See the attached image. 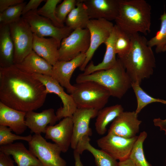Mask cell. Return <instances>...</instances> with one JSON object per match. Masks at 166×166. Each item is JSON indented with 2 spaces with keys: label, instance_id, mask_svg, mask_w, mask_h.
Listing matches in <instances>:
<instances>
[{
  "label": "cell",
  "instance_id": "37",
  "mask_svg": "<svg viewBox=\"0 0 166 166\" xmlns=\"http://www.w3.org/2000/svg\"><path fill=\"white\" fill-rule=\"evenodd\" d=\"M24 2V0H0V13L10 7Z\"/></svg>",
  "mask_w": 166,
  "mask_h": 166
},
{
  "label": "cell",
  "instance_id": "31",
  "mask_svg": "<svg viewBox=\"0 0 166 166\" xmlns=\"http://www.w3.org/2000/svg\"><path fill=\"white\" fill-rule=\"evenodd\" d=\"M61 1V0H47L44 5L37 10L39 15L49 19L55 26L59 28L65 26L59 22L55 14L57 6Z\"/></svg>",
  "mask_w": 166,
  "mask_h": 166
},
{
  "label": "cell",
  "instance_id": "24",
  "mask_svg": "<svg viewBox=\"0 0 166 166\" xmlns=\"http://www.w3.org/2000/svg\"><path fill=\"white\" fill-rule=\"evenodd\" d=\"M14 47L9 25H0V68L14 65Z\"/></svg>",
  "mask_w": 166,
  "mask_h": 166
},
{
  "label": "cell",
  "instance_id": "39",
  "mask_svg": "<svg viewBox=\"0 0 166 166\" xmlns=\"http://www.w3.org/2000/svg\"><path fill=\"white\" fill-rule=\"evenodd\" d=\"M153 122L155 126L159 127L160 131H164L166 135V119L162 120L160 118H154Z\"/></svg>",
  "mask_w": 166,
  "mask_h": 166
},
{
  "label": "cell",
  "instance_id": "30",
  "mask_svg": "<svg viewBox=\"0 0 166 166\" xmlns=\"http://www.w3.org/2000/svg\"><path fill=\"white\" fill-rule=\"evenodd\" d=\"M160 19L161 20L160 30L154 37L147 41V44L150 47H156L157 53L162 52L164 47L166 45V13L165 11L160 16Z\"/></svg>",
  "mask_w": 166,
  "mask_h": 166
},
{
  "label": "cell",
  "instance_id": "41",
  "mask_svg": "<svg viewBox=\"0 0 166 166\" xmlns=\"http://www.w3.org/2000/svg\"><path fill=\"white\" fill-rule=\"evenodd\" d=\"M119 166H135L132 161L129 158L119 162Z\"/></svg>",
  "mask_w": 166,
  "mask_h": 166
},
{
  "label": "cell",
  "instance_id": "22",
  "mask_svg": "<svg viewBox=\"0 0 166 166\" xmlns=\"http://www.w3.org/2000/svg\"><path fill=\"white\" fill-rule=\"evenodd\" d=\"M117 32V26L115 24L109 37L104 43L106 49L102 61L97 65H94L91 61L86 67L83 74H89L97 71L108 69L115 65L117 61L115 49Z\"/></svg>",
  "mask_w": 166,
  "mask_h": 166
},
{
  "label": "cell",
  "instance_id": "43",
  "mask_svg": "<svg viewBox=\"0 0 166 166\" xmlns=\"http://www.w3.org/2000/svg\"></svg>",
  "mask_w": 166,
  "mask_h": 166
},
{
  "label": "cell",
  "instance_id": "21",
  "mask_svg": "<svg viewBox=\"0 0 166 166\" xmlns=\"http://www.w3.org/2000/svg\"><path fill=\"white\" fill-rule=\"evenodd\" d=\"M26 113L15 110L0 102V125L8 127L16 134L24 133L27 128L25 123Z\"/></svg>",
  "mask_w": 166,
  "mask_h": 166
},
{
  "label": "cell",
  "instance_id": "13",
  "mask_svg": "<svg viewBox=\"0 0 166 166\" xmlns=\"http://www.w3.org/2000/svg\"><path fill=\"white\" fill-rule=\"evenodd\" d=\"M85 58V53H81L69 61H58L53 66L51 77L71 94L74 89L70 83L72 75L76 69L83 64Z\"/></svg>",
  "mask_w": 166,
  "mask_h": 166
},
{
  "label": "cell",
  "instance_id": "20",
  "mask_svg": "<svg viewBox=\"0 0 166 166\" xmlns=\"http://www.w3.org/2000/svg\"><path fill=\"white\" fill-rule=\"evenodd\" d=\"M60 45L54 38L39 37L33 34V50L52 66L58 61Z\"/></svg>",
  "mask_w": 166,
  "mask_h": 166
},
{
  "label": "cell",
  "instance_id": "42",
  "mask_svg": "<svg viewBox=\"0 0 166 166\" xmlns=\"http://www.w3.org/2000/svg\"><path fill=\"white\" fill-rule=\"evenodd\" d=\"M166 51V45L163 48L162 52H165Z\"/></svg>",
  "mask_w": 166,
  "mask_h": 166
},
{
  "label": "cell",
  "instance_id": "28",
  "mask_svg": "<svg viewBox=\"0 0 166 166\" xmlns=\"http://www.w3.org/2000/svg\"><path fill=\"white\" fill-rule=\"evenodd\" d=\"M147 136L145 131L140 133L133 147L129 158L135 166H152L147 160L144 154L143 143Z\"/></svg>",
  "mask_w": 166,
  "mask_h": 166
},
{
  "label": "cell",
  "instance_id": "16",
  "mask_svg": "<svg viewBox=\"0 0 166 166\" xmlns=\"http://www.w3.org/2000/svg\"><path fill=\"white\" fill-rule=\"evenodd\" d=\"M73 129L72 118L65 117L57 124L47 126L45 138L54 142L60 147L62 152H66L71 145Z\"/></svg>",
  "mask_w": 166,
  "mask_h": 166
},
{
  "label": "cell",
  "instance_id": "18",
  "mask_svg": "<svg viewBox=\"0 0 166 166\" xmlns=\"http://www.w3.org/2000/svg\"><path fill=\"white\" fill-rule=\"evenodd\" d=\"M25 123L32 132L36 134L45 133L48 124L53 125L59 121L52 108L45 109L41 112L33 111L26 113Z\"/></svg>",
  "mask_w": 166,
  "mask_h": 166
},
{
  "label": "cell",
  "instance_id": "26",
  "mask_svg": "<svg viewBox=\"0 0 166 166\" xmlns=\"http://www.w3.org/2000/svg\"><path fill=\"white\" fill-rule=\"evenodd\" d=\"M123 111L124 109L120 104L105 107L99 110L95 123L97 133L104 135L107 131V125Z\"/></svg>",
  "mask_w": 166,
  "mask_h": 166
},
{
  "label": "cell",
  "instance_id": "33",
  "mask_svg": "<svg viewBox=\"0 0 166 166\" xmlns=\"http://www.w3.org/2000/svg\"><path fill=\"white\" fill-rule=\"evenodd\" d=\"M26 4V2H24L10 7L0 13V25H9L19 19Z\"/></svg>",
  "mask_w": 166,
  "mask_h": 166
},
{
  "label": "cell",
  "instance_id": "40",
  "mask_svg": "<svg viewBox=\"0 0 166 166\" xmlns=\"http://www.w3.org/2000/svg\"><path fill=\"white\" fill-rule=\"evenodd\" d=\"M73 156L75 160V166H83L81 160L80 154L74 150Z\"/></svg>",
  "mask_w": 166,
  "mask_h": 166
},
{
  "label": "cell",
  "instance_id": "25",
  "mask_svg": "<svg viewBox=\"0 0 166 166\" xmlns=\"http://www.w3.org/2000/svg\"><path fill=\"white\" fill-rule=\"evenodd\" d=\"M89 136H85L79 142L74 150L81 155L87 150L94 156L97 166H119V162L101 149H97L90 143Z\"/></svg>",
  "mask_w": 166,
  "mask_h": 166
},
{
  "label": "cell",
  "instance_id": "1",
  "mask_svg": "<svg viewBox=\"0 0 166 166\" xmlns=\"http://www.w3.org/2000/svg\"><path fill=\"white\" fill-rule=\"evenodd\" d=\"M45 86L32 74L14 65L0 68V102L15 110L27 112L42 107L46 97Z\"/></svg>",
  "mask_w": 166,
  "mask_h": 166
},
{
  "label": "cell",
  "instance_id": "10",
  "mask_svg": "<svg viewBox=\"0 0 166 166\" xmlns=\"http://www.w3.org/2000/svg\"><path fill=\"white\" fill-rule=\"evenodd\" d=\"M114 25L111 21L104 18L90 20L87 27L90 34V45L85 53V61L79 68L81 71H84L96 50L102 44L106 42Z\"/></svg>",
  "mask_w": 166,
  "mask_h": 166
},
{
  "label": "cell",
  "instance_id": "8",
  "mask_svg": "<svg viewBox=\"0 0 166 166\" xmlns=\"http://www.w3.org/2000/svg\"><path fill=\"white\" fill-rule=\"evenodd\" d=\"M90 43V34L87 28L73 30L61 42L58 61H69L81 53H86Z\"/></svg>",
  "mask_w": 166,
  "mask_h": 166
},
{
  "label": "cell",
  "instance_id": "15",
  "mask_svg": "<svg viewBox=\"0 0 166 166\" xmlns=\"http://www.w3.org/2000/svg\"><path fill=\"white\" fill-rule=\"evenodd\" d=\"M98 110L91 109L77 108L72 117L73 134L70 147L76 149L79 142L85 136H91L92 132L89 127L91 119L96 117Z\"/></svg>",
  "mask_w": 166,
  "mask_h": 166
},
{
  "label": "cell",
  "instance_id": "23",
  "mask_svg": "<svg viewBox=\"0 0 166 166\" xmlns=\"http://www.w3.org/2000/svg\"><path fill=\"white\" fill-rule=\"evenodd\" d=\"M14 65L21 70L30 74L51 75L53 66L33 50L21 62Z\"/></svg>",
  "mask_w": 166,
  "mask_h": 166
},
{
  "label": "cell",
  "instance_id": "3",
  "mask_svg": "<svg viewBox=\"0 0 166 166\" xmlns=\"http://www.w3.org/2000/svg\"><path fill=\"white\" fill-rule=\"evenodd\" d=\"M116 25L129 34L151 31V7L145 0H118Z\"/></svg>",
  "mask_w": 166,
  "mask_h": 166
},
{
  "label": "cell",
  "instance_id": "34",
  "mask_svg": "<svg viewBox=\"0 0 166 166\" xmlns=\"http://www.w3.org/2000/svg\"><path fill=\"white\" fill-rule=\"evenodd\" d=\"M12 131L7 126L0 125V146L13 143L14 141L19 140H25L28 143L32 140V136L31 135L21 136L13 133Z\"/></svg>",
  "mask_w": 166,
  "mask_h": 166
},
{
  "label": "cell",
  "instance_id": "17",
  "mask_svg": "<svg viewBox=\"0 0 166 166\" xmlns=\"http://www.w3.org/2000/svg\"><path fill=\"white\" fill-rule=\"evenodd\" d=\"M90 19L115 20L119 11L118 0H82Z\"/></svg>",
  "mask_w": 166,
  "mask_h": 166
},
{
  "label": "cell",
  "instance_id": "35",
  "mask_svg": "<svg viewBox=\"0 0 166 166\" xmlns=\"http://www.w3.org/2000/svg\"><path fill=\"white\" fill-rule=\"evenodd\" d=\"M78 2V0H64L58 5L55 14L60 22L63 24L65 23L67 16L76 6Z\"/></svg>",
  "mask_w": 166,
  "mask_h": 166
},
{
  "label": "cell",
  "instance_id": "7",
  "mask_svg": "<svg viewBox=\"0 0 166 166\" xmlns=\"http://www.w3.org/2000/svg\"><path fill=\"white\" fill-rule=\"evenodd\" d=\"M28 145L29 150L43 166H67L66 161L60 156L62 151L60 147L47 142L41 134L33 135Z\"/></svg>",
  "mask_w": 166,
  "mask_h": 166
},
{
  "label": "cell",
  "instance_id": "27",
  "mask_svg": "<svg viewBox=\"0 0 166 166\" xmlns=\"http://www.w3.org/2000/svg\"><path fill=\"white\" fill-rule=\"evenodd\" d=\"M86 6L82 0H78L76 6L65 20L66 26L73 30L85 29L90 20Z\"/></svg>",
  "mask_w": 166,
  "mask_h": 166
},
{
  "label": "cell",
  "instance_id": "38",
  "mask_svg": "<svg viewBox=\"0 0 166 166\" xmlns=\"http://www.w3.org/2000/svg\"><path fill=\"white\" fill-rule=\"evenodd\" d=\"M10 155L0 151V166H15Z\"/></svg>",
  "mask_w": 166,
  "mask_h": 166
},
{
  "label": "cell",
  "instance_id": "6",
  "mask_svg": "<svg viewBox=\"0 0 166 166\" xmlns=\"http://www.w3.org/2000/svg\"><path fill=\"white\" fill-rule=\"evenodd\" d=\"M14 47V65L21 62L33 50V33L22 17L9 25Z\"/></svg>",
  "mask_w": 166,
  "mask_h": 166
},
{
  "label": "cell",
  "instance_id": "5",
  "mask_svg": "<svg viewBox=\"0 0 166 166\" xmlns=\"http://www.w3.org/2000/svg\"><path fill=\"white\" fill-rule=\"evenodd\" d=\"M73 85L74 89L70 94L77 108L99 111L105 107L111 96L106 89L95 82H84Z\"/></svg>",
  "mask_w": 166,
  "mask_h": 166
},
{
  "label": "cell",
  "instance_id": "14",
  "mask_svg": "<svg viewBox=\"0 0 166 166\" xmlns=\"http://www.w3.org/2000/svg\"><path fill=\"white\" fill-rule=\"evenodd\" d=\"M135 111H123L112 122L108 132L126 138L136 136L141 121Z\"/></svg>",
  "mask_w": 166,
  "mask_h": 166
},
{
  "label": "cell",
  "instance_id": "11",
  "mask_svg": "<svg viewBox=\"0 0 166 166\" xmlns=\"http://www.w3.org/2000/svg\"><path fill=\"white\" fill-rule=\"evenodd\" d=\"M138 136L126 138L109 133L98 139V146L116 160L120 161L129 158Z\"/></svg>",
  "mask_w": 166,
  "mask_h": 166
},
{
  "label": "cell",
  "instance_id": "32",
  "mask_svg": "<svg viewBox=\"0 0 166 166\" xmlns=\"http://www.w3.org/2000/svg\"><path fill=\"white\" fill-rule=\"evenodd\" d=\"M131 45L130 34L123 30L117 26L115 49L116 53L118 54V57L127 53L130 48Z\"/></svg>",
  "mask_w": 166,
  "mask_h": 166
},
{
  "label": "cell",
  "instance_id": "36",
  "mask_svg": "<svg viewBox=\"0 0 166 166\" xmlns=\"http://www.w3.org/2000/svg\"><path fill=\"white\" fill-rule=\"evenodd\" d=\"M43 0H30L24 7L22 13L23 15L32 10H37V8Z\"/></svg>",
  "mask_w": 166,
  "mask_h": 166
},
{
  "label": "cell",
  "instance_id": "2",
  "mask_svg": "<svg viewBox=\"0 0 166 166\" xmlns=\"http://www.w3.org/2000/svg\"><path fill=\"white\" fill-rule=\"evenodd\" d=\"M131 45L127 53L118 57L132 83L140 84L142 80L149 78L156 66L152 48L146 38L139 33L130 34Z\"/></svg>",
  "mask_w": 166,
  "mask_h": 166
},
{
  "label": "cell",
  "instance_id": "19",
  "mask_svg": "<svg viewBox=\"0 0 166 166\" xmlns=\"http://www.w3.org/2000/svg\"><path fill=\"white\" fill-rule=\"evenodd\" d=\"M0 151L12 155L17 166H43L40 161L21 142L0 146Z\"/></svg>",
  "mask_w": 166,
  "mask_h": 166
},
{
  "label": "cell",
  "instance_id": "29",
  "mask_svg": "<svg viewBox=\"0 0 166 166\" xmlns=\"http://www.w3.org/2000/svg\"><path fill=\"white\" fill-rule=\"evenodd\" d=\"M131 88L133 90L136 98L137 107L135 112L137 114L149 104L155 102L166 104V101L153 97L148 94L141 88L139 83H132Z\"/></svg>",
  "mask_w": 166,
  "mask_h": 166
},
{
  "label": "cell",
  "instance_id": "12",
  "mask_svg": "<svg viewBox=\"0 0 166 166\" xmlns=\"http://www.w3.org/2000/svg\"><path fill=\"white\" fill-rule=\"evenodd\" d=\"M45 86L47 93H53L61 99L63 107L58 109L56 114L59 120L66 117H72L77 107L71 94L64 91L62 87L50 76L39 74H32Z\"/></svg>",
  "mask_w": 166,
  "mask_h": 166
},
{
  "label": "cell",
  "instance_id": "4",
  "mask_svg": "<svg viewBox=\"0 0 166 166\" xmlns=\"http://www.w3.org/2000/svg\"><path fill=\"white\" fill-rule=\"evenodd\" d=\"M77 83L93 81L106 89L111 96L121 99L131 88L132 82L120 60L112 68L95 71L89 74H79L76 79Z\"/></svg>",
  "mask_w": 166,
  "mask_h": 166
},
{
  "label": "cell",
  "instance_id": "9",
  "mask_svg": "<svg viewBox=\"0 0 166 166\" xmlns=\"http://www.w3.org/2000/svg\"><path fill=\"white\" fill-rule=\"evenodd\" d=\"M37 10L29 11L22 17L29 24L33 34L38 37H50L61 43L73 31L66 26L62 28L55 26L49 19L39 15Z\"/></svg>",
  "mask_w": 166,
  "mask_h": 166
}]
</instances>
